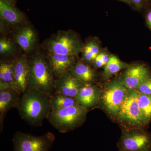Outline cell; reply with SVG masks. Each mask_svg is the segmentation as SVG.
I'll return each mask as SVG.
<instances>
[{
    "mask_svg": "<svg viewBox=\"0 0 151 151\" xmlns=\"http://www.w3.org/2000/svg\"><path fill=\"white\" fill-rule=\"evenodd\" d=\"M70 73L85 84H92L95 80V71L87 63L81 60L76 62Z\"/></svg>",
    "mask_w": 151,
    "mask_h": 151,
    "instance_id": "cell-17",
    "label": "cell"
},
{
    "mask_svg": "<svg viewBox=\"0 0 151 151\" xmlns=\"http://www.w3.org/2000/svg\"><path fill=\"white\" fill-rule=\"evenodd\" d=\"M0 16L4 22L10 25H22L27 20L24 13L6 0H0Z\"/></svg>",
    "mask_w": 151,
    "mask_h": 151,
    "instance_id": "cell-14",
    "label": "cell"
},
{
    "mask_svg": "<svg viewBox=\"0 0 151 151\" xmlns=\"http://www.w3.org/2000/svg\"><path fill=\"white\" fill-rule=\"evenodd\" d=\"M51 111H58L78 104L75 98L54 93L49 97Z\"/></svg>",
    "mask_w": 151,
    "mask_h": 151,
    "instance_id": "cell-19",
    "label": "cell"
},
{
    "mask_svg": "<svg viewBox=\"0 0 151 151\" xmlns=\"http://www.w3.org/2000/svg\"><path fill=\"white\" fill-rule=\"evenodd\" d=\"M9 88H12L17 91L14 78L13 63L12 61H1L0 89Z\"/></svg>",
    "mask_w": 151,
    "mask_h": 151,
    "instance_id": "cell-18",
    "label": "cell"
},
{
    "mask_svg": "<svg viewBox=\"0 0 151 151\" xmlns=\"http://www.w3.org/2000/svg\"><path fill=\"white\" fill-rule=\"evenodd\" d=\"M146 20L148 27L151 30V9H150L147 12L146 14Z\"/></svg>",
    "mask_w": 151,
    "mask_h": 151,
    "instance_id": "cell-27",
    "label": "cell"
},
{
    "mask_svg": "<svg viewBox=\"0 0 151 151\" xmlns=\"http://www.w3.org/2000/svg\"><path fill=\"white\" fill-rule=\"evenodd\" d=\"M118 1H121L123 2L126 3L127 4L131 6V0H118Z\"/></svg>",
    "mask_w": 151,
    "mask_h": 151,
    "instance_id": "cell-28",
    "label": "cell"
},
{
    "mask_svg": "<svg viewBox=\"0 0 151 151\" xmlns=\"http://www.w3.org/2000/svg\"><path fill=\"white\" fill-rule=\"evenodd\" d=\"M139 94L137 90H129L117 116L119 120L132 125H142L139 104Z\"/></svg>",
    "mask_w": 151,
    "mask_h": 151,
    "instance_id": "cell-7",
    "label": "cell"
},
{
    "mask_svg": "<svg viewBox=\"0 0 151 151\" xmlns=\"http://www.w3.org/2000/svg\"><path fill=\"white\" fill-rule=\"evenodd\" d=\"M22 94L12 88L0 89V131L2 132L6 115L11 109L17 108Z\"/></svg>",
    "mask_w": 151,
    "mask_h": 151,
    "instance_id": "cell-13",
    "label": "cell"
},
{
    "mask_svg": "<svg viewBox=\"0 0 151 151\" xmlns=\"http://www.w3.org/2000/svg\"><path fill=\"white\" fill-rule=\"evenodd\" d=\"M139 104L142 125H147L151 121V96L139 92Z\"/></svg>",
    "mask_w": 151,
    "mask_h": 151,
    "instance_id": "cell-21",
    "label": "cell"
},
{
    "mask_svg": "<svg viewBox=\"0 0 151 151\" xmlns=\"http://www.w3.org/2000/svg\"><path fill=\"white\" fill-rule=\"evenodd\" d=\"M149 1V0H131V6H133L138 10H140L144 8Z\"/></svg>",
    "mask_w": 151,
    "mask_h": 151,
    "instance_id": "cell-26",
    "label": "cell"
},
{
    "mask_svg": "<svg viewBox=\"0 0 151 151\" xmlns=\"http://www.w3.org/2000/svg\"><path fill=\"white\" fill-rule=\"evenodd\" d=\"M151 73L145 64H137L129 66L123 76V81L129 90H137L138 87Z\"/></svg>",
    "mask_w": 151,
    "mask_h": 151,
    "instance_id": "cell-11",
    "label": "cell"
},
{
    "mask_svg": "<svg viewBox=\"0 0 151 151\" xmlns=\"http://www.w3.org/2000/svg\"><path fill=\"white\" fill-rule=\"evenodd\" d=\"M17 108L24 121L31 126L40 127L51 112L49 96L38 89L27 88Z\"/></svg>",
    "mask_w": 151,
    "mask_h": 151,
    "instance_id": "cell-1",
    "label": "cell"
},
{
    "mask_svg": "<svg viewBox=\"0 0 151 151\" xmlns=\"http://www.w3.org/2000/svg\"><path fill=\"white\" fill-rule=\"evenodd\" d=\"M137 90L142 94L151 96V73L142 82Z\"/></svg>",
    "mask_w": 151,
    "mask_h": 151,
    "instance_id": "cell-24",
    "label": "cell"
},
{
    "mask_svg": "<svg viewBox=\"0 0 151 151\" xmlns=\"http://www.w3.org/2000/svg\"><path fill=\"white\" fill-rule=\"evenodd\" d=\"M15 41L26 52H29L35 47L37 36L31 25H22L14 35Z\"/></svg>",
    "mask_w": 151,
    "mask_h": 151,
    "instance_id": "cell-15",
    "label": "cell"
},
{
    "mask_svg": "<svg viewBox=\"0 0 151 151\" xmlns=\"http://www.w3.org/2000/svg\"><path fill=\"white\" fill-rule=\"evenodd\" d=\"M55 137L51 132L35 136L21 132L15 133L12 139L14 151H49Z\"/></svg>",
    "mask_w": 151,
    "mask_h": 151,
    "instance_id": "cell-5",
    "label": "cell"
},
{
    "mask_svg": "<svg viewBox=\"0 0 151 151\" xmlns=\"http://www.w3.org/2000/svg\"><path fill=\"white\" fill-rule=\"evenodd\" d=\"M81 52L85 63H94L95 58L100 52V46L95 40L91 39L83 45Z\"/></svg>",
    "mask_w": 151,
    "mask_h": 151,
    "instance_id": "cell-20",
    "label": "cell"
},
{
    "mask_svg": "<svg viewBox=\"0 0 151 151\" xmlns=\"http://www.w3.org/2000/svg\"><path fill=\"white\" fill-rule=\"evenodd\" d=\"M148 151H151V145L150 146V148H149Z\"/></svg>",
    "mask_w": 151,
    "mask_h": 151,
    "instance_id": "cell-30",
    "label": "cell"
},
{
    "mask_svg": "<svg viewBox=\"0 0 151 151\" xmlns=\"http://www.w3.org/2000/svg\"><path fill=\"white\" fill-rule=\"evenodd\" d=\"M29 79L27 88L40 90L50 96L55 93V79L47 58L39 53L28 60Z\"/></svg>",
    "mask_w": 151,
    "mask_h": 151,
    "instance_id": "cell-2",
    "label": "cell"
},
{
    "mask_svg": "<svg viewBox=\"0 0 151 151\" xmlns=\"http://www.w3.org/2000/svg\"><path fill=\"white\" fill-rule=\"evenodd\" d=\"M129 90L122 80L119 79L113 80L106 86L102 94V100L108 113L117 117Z\"/></svg>",
    "mask_w": 151,
    "mask_h": 151,
    "instance_id": "cell-6",
    "label": "cell"
},
{
    "mask_svg": "<svg viewBox=\"0 0 151 151\" xmlns=\"http://www.w3.org/2000/svg\"><path fill=\"white\" fill-rule=\"evenodd\" d=\"M100 89L95 85L85 84L76 97L79 105L89 109L95 106L100 100Z\"/></svg>",
    "mask_w": 151,
    "mask_h": 151,
    "instance_id": "cell-16",
    "label": "cell"
},
{
    "mask_svg": "<svg viewBox=\"0 0 151 151\" xmlns=\"http://www.w3.org/2000/svg\"><path fill=\"white\" fill-rule=\"evenodd\" d=\"M110 57L106 52H101L95 58L93 63L96 68H100L104 67L108 63Z\"/></svg>",
    "mask_w": 151,
    "mask_h": 151,
    "instance_id": "cell-25",
    "label": "cell"
},
{
    "mask_svg": "<svg viewBox=\"0 0 151 151\" xmlns=\"http://www.w3.org/2000/svg\"><path fill=\"white\" fill-rule=\"evenodd\" d=\"M14 78L17 91L22 94L27 89L29 79L28 60L24 55L17 57L12 60Z\"/></svg>",
    "mask_w": 151,
    "mask_h": 151,
    "instance_id": "cell-10",
    "label": "cell"
},
{
    "mask_svg": "<svg viewBox=\"0 0 151 151\" xmlns=\"http://www.w3.org/2000/svg\"><path fill=\"white\" fill-rule=\"evenodd\" d=\"M76 57L48 53L47 58L54 77L60 78L70 73L76 62Z\"/></svg>",
    "mask_w": 151,
    "mask_h": 151,
    "instance_id": "cell-9",
    "label": "cell"
},
{
    "mask_svg": "<svg viewBox=\"0 0 151 151\" xmlns=\"http://www.w3.org/2000/svg\"><path fill=\"white\" fill-rule=\"evenodd\" d=\"M151 145L150 135L138 131L124 134L119 146L121 151H148Z\"/></svg>",
    "mask_w": 151,
    "mask_h": 151,
    "instance_id": "cell-8",
    "label": "cell"
},
{
    "mask_svg": "<svg viewBox=\"0 0 151 151\" xmlns=\"http://www.w3.org/2000/svg\"><path fill=\"white\" fill-rule=\"evenodd\" d=\"M150 1H151V0H149Z\"/></svg>",
    "mask_w": 151,
    "mask_h": 151,
    "instance_id": "cell-31",
    "label": "cell"
},
{
    "mask_svg": "<svg viewBox=\"0 0 151 151\" xmlns=\"http://www.w3.org/2000/svg\"><path fill=\"white\" fill-rule=\"evenodd\" d=\"M14 43L9 39L5 37L0 39V54L2 55H9L15 51Z\"/></svg>",
    "mask_w": 151,
    "mask_h": 151,
    "instance_id": "cell-23",
    "label": "cell"
},
{
    "mask_svg": "<svg viewBox=\"0 0 151 151\" xmlns=\"http://www.w3.org/2000/svg\"><path fill=\"white\" fill-rule=\"evenodd\" d=\"M84 85L69 73L55 79L54 93L76 98L79 90Z\"/></svg>",
    "mask_w": 151,
    "mask_h": 151,
    "instance_id": "cell-12",
    "label": "cell"
},
{
    "mask_svg": "<svg viewBox=\"0 0 151 151\" xmlns=\"http://www.w3.org/2000/svg\"><path fill=\"white\" fill-rule=\"evenodd\" d=\"M88 110L79 104L51 111L47 119L55 129L61 133L75 129L84 123Z\"/></svg>",
    "mask_w": 151,
    "mask_h": 151,
    "instance_id": "cell-3",
    "label": "cell"
},
{
    "mask_svg": "<svg viewBox=\"0 0 151 151\" xmlns=\"http://www.w3.org/2000/svg\"><path fill=\"white\" fill-rule=\"evenodd\" d=\"M6 1H7L11 3V4L15 5L16 4L17 1L18 0H6Z\"/></svg>",
    "mask_w": 151,
    "mask_h": 151,
    "instance_id": "cell-29",
    "label": "cell"
},
{
    "mask_svg": "<svg viewBox=\"0 0 151 151\" xmlns=\"http://www.w3.org/2000/svg\"><path fill=\"white\" fill-rule=\"evenodd\" d=\"M127 66V64L121 61L117 56L111 55L108 63L105 66L103 76L105 78H110Z\"/></svg>",
    "mask_w": 151,
    "mask_h": 151,
    "instance_id": "cell-22",
    "label": "cell"
},
{
    "mask_svg": "<svg viewBox=\"0 0 151 151\" xmlns=\"http://www.w3.org/2000/svg\"><path fill=\"white\" fill-rule=\"evenodd\" d=\"M83 45L72 31H60L43 43L48 53L76 56L81 52Z\"/></svg>",
    "mask_w": 151,
    "mask_h": 151,
    "instance_id": "cell-4",
    "label": "cell"
}]
</instances>
